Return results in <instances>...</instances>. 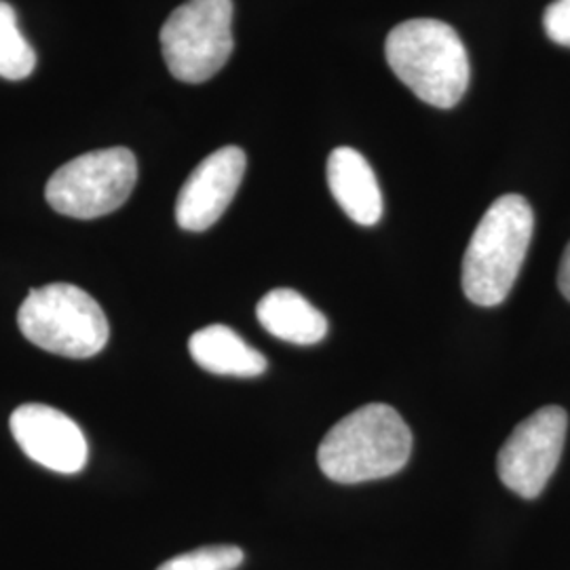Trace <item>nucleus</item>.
<instances>
[{"label": "nucleus", "mask_w": 570, "mask_h": 570, "mask_svg": "<svg viewBox=\"0 0 570 570\" xmlns=\"http://www.w3.org/2000/svg\"><path fill=\"white\" fill-rule=\"evenodd\" d=\"M412 431L395 407L366 404L330 429L317 450L324 475L338 484L383 480L406 468Z\"/></svg>", "instance_id": "1"}, {"label": "nucleus", "mask_w": 570, "mask_h": 570, "mask_svg": "<svg viewBox=\"0 0 570 570\" xmlns=\"http://www.w3.org/2000/svg\"><path fill=\"white\" fill-rule=\"evenodd\" d=\"M385 53L389 68L419 100L435 108L463 100L471 79L468 49L446 21L416 18L395 26Z\"/></svg>", "instance_id": "2"}, {"label": "nucleus", "mask_w": 570, "mask_h": 570, "mask_svg": "<svg viewBox=\"0 0 570 570\" xmlns=\"http://www.w3.org/2000/svg\"><path fill=\"white\" fill-rule=\"evenodd\" d=\"M534 214L522 195H503L475 226L461 284L473 305L497 306L510 296L529 254Z\"/></svg>", "instance_id": "3"}, {"label": "nucleus", "mask_w": 570, "mask_h": 570, "mask_svg": "<svg viewBox=\"0 0 570 570\" xmlns=\"http://www.w3.org/2000/svg\"><path fill=\"white\" fill-rule=\"evenodd\" d=\"M18 326L32 345L72 360L98 355L110 336L102 306L72 284L32 289L18 311Z\"/></svg>", "instance_id": "4"}, {"label": "nucleus", "mask_w": 570, "mask_h": 570, "mask_svg": "<svg viewBox=\"0 0 570 570\" xmlns=\"http://www.w3.org/2000/svg\"><path fill=\"white\" fill-rule=\"evenodd\" d=\"M138 183V161L129 148L91 150L49 178L45 197L68 218L94 220L117 212Z\"/></svg>", "instance_id": "5"}, {"label": "nucleus", "mask_w": 570, "mask_h": 570, "mask_svg": "<svg viewBox=\"0 0 570 570\" xmlns=\"http://www.w3.org/2000/svg\"><path fill=\"white\" fill-rule=\"evenodd\" d=\"M233 0H188L161 28V47L169 72L178 81H209L235 49Z\"/></svg>", "instance_id": "6"}, {"label": "nucleus", "mask_w": 570, "mask_h": 570, "mask_svg": "<svg viewBox=\"0 0 570 570\" xmlns=\"http://www.w3.org/2000/svg\"><path fill=\"white\" fill-rule=\"evenodd\" d=\"M569 414L560 406L539 407L511 431L497 459L501 482L522 499H537L560 463Z\"/></svg>", "instance_id": "7"}, {"label": "nucleus", "mask_w": 570, "mask_h": 570, "mask_svg": "<svg viewBox=\"0 0 570 570\" xmlns=\"http://www.w3.org/2000/svg\"><path fill=\"white\" fill-rule=\"evenodd\" d=\"M245 165L239 146H225L205 157L178 195L176 220L180 228L202 233L216 225L242 186Z\"/></svg>", "instance_id": "8"}, {"label": "nucleus", "mask_w": 570, "mask_h": 570, "mask_svg": "<svg viewBox=\"0 0 570 570\" xmlns=\"http://www.w3.org/2000/svg\"><path fill=\"white\" fill-rule=\"evenodd\" d=\"M11 433L20 449L42 468L79 473L87 465V440L81 428L45 404H23L11 414Z\"/></svg>", "instance_id": "9"}, {"label": "nucleus", "mask_w": 570, "mask_h": 570, "mask_svg": "<svg viewBox=\"0 0 570 570\" xmlns=\"http://www.w3.org/2000/svg\"><path fill=\"white\" fill-rule=\"evenodd\" d=\"M327 184L336 204L353 223L372 226L381 220V186L362 153L348 146L334 148L327 159Z\"/></svg>", "instance_id": "10"}, {"label": "nucleus", "mask_w": 570, "mask_h": 570, "mask_svg": "<svg viewBox=\"0 0 570 570\" xmlns=\"http://www.w3.org/2000/svg\"><path fill=\"white\" fill-rule=\"evenodd\" d=\"M256 317L268 334L292 345H317L326 338V315L292 287L271 289L256 306Z\"/></svg>", "instance_id": "11"}, {"label": "nucleus", "mask_w": 570, "mask_h": 570, "mask_svg": "<svg viewBox=\"0 0 570 570\" xmlns=\"http://www.w3.org/2000/svg\"><path fill=\"white\" fill-rule=\"evenodd\" d=\"M188 351L199 366L220 376H258L265 372L266 357L223 324L204 327L188 341Z\"/></svg>", "instance_id": "12"}, {"label": "nucleus", "mask_w": 570, "mask_h": 570, "mask_svg": "<svg viewBox=\"0 0 570 570\" xmlns=\"http://www.w3.org/2000/svg\"><path fill=\"white\" fill-rule=\"evenodd\" d=\"M35 68L37 53L21 35L16 9L0 0V79L23 81L35 72Z\"/></svg>", "instance_id": "13"}, {"label": "nucleus", "mask_w": 570, "mask_h": 570, "mask_svg": "<svg viewBox=\"0 0 570 570\" xmlns=\"http://www.w3.org/2000/svg\"><path fill=\"white\" fill-rule=\"evenodd\" d=\"M244 562V551L235 546H209L186 551L164 562L157 570H235Z\"/></svg>", "instance_id": "14"}, {"label": "nucleus", "mask_w": 570, "mask_h": 570, "mask_svg": "<svg viewBox=\"0 0 570 570\" xmlns=\"http://www.w3.org/2000/svg\"><path fill=\"white\" fill-rule=\"evenodd\" d=\"M543 26L551 41L570 47V0H556L546 9Z\"/></svg>", "instance_id": "15"}, {"label": "nucleus", "mask_w": 570, "mask_h": 570, "mask_svg": "<svg viewBox=\"0 0 570 570\" xmlns=\"http://www.w3.org/2000/svg\"><path fill=\"white\" fill-rule=\"evenodd\" d=\"M558 287H560L562 296L570 303V244L567 245L562 261H560V268H558Z\"/></svg>", "instance_id": "16"}]
</instances>
